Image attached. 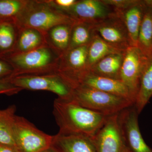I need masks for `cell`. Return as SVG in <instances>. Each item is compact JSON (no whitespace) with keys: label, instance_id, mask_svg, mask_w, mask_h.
I'll return each instance as SVG.
<instances>
[{"label":"cell","instance_id":"6da1fadb","mask_svg":"<svg viewBox=\"0 0 152 152\" xmlns=\"http://www.w3.org/2000/svg\"><path fill=\"white\" fill-rule=\"evenodd\" d=\"M53 114L60 132L79 134L91 138L102 126L108 117L73 101L59 98L54 102Z\"/></svg>","mask_w":152,"mask_h":152},{"label":"cell","instance_id":"7a4b0ae2","mask_svg":"<svg viewBox=\"0 0 152 152\" xmlns=\"http://www.w3.org/2000/svg\"><path fill=\"white\" fill-rule=\"evenodd\" d=\"M61 56L53 48L46 45L30 51L12 53L1 58L12 66L13 77L58 73Z\"/></svg>","mask_w":152,"mask_h":152},{"label":"cell","instance_id":"3957f363","mask_svg":"<svg viewBox=\"0 0 152 152\" xmlns=\"http://www.w3.org/2000/svg\"><path fill=\"white\" fill-rule=\"evenodd\" d=\"M67 13L55 7L50 2L30 1L15 23L18 29L30 28L46 34L52 28L60 25L76 23Z\"/></svg>","mask_w":152,"mask_h":152},{"label":"cell","instance_id":"277c9868","mask_svg":"<svg viewBox=\"0 0 152 152\" xmlns=\"http://www.w3.org/2000/svg\"><path fill=\"white\" fill-rule=\"evenodd\" d=\"M70 100L107 116L119 114L134 105L132 102L124 98L82 85L74 89Z\"/></svg>","mask_w":152,"mask_h":152},{"label":"cell","instance_id":"5b68a950","mask_svg":"<svg viewBox=\"0 0 152 152\" xmlns=\"http://www.w3.org/2000/svg\"><path fill=\"white\" fill-rule=\"evenodd\" d=\"M11 81L22 90L48 91L62 99L70 100L73 93L74 89L58 73L15 76Z\"/></svg>","mask_w":152,"mask_h":152},{"label":"cell","instance_id":"8992f818","mask_svg":"<svg viewBox=\"0 0 152 152\" xmlns=\"http://www.w3.org/2000/svg\"><path fill=\"white\" fill-rule=\"evenodd\" d=\"M13 138L18 152H41L51 147L53 136L40 130L24 117L16 115Z\"/></svg>","mask_w":152,"mask_h":152},{"label":"cell","instance_id":"52a82bcc","mask_svg":"<svg viewBox=\"0 0 152 152\" xmlns=\"http://www.w3.org/2000/svg\"><path fill=\"white\" fill-rule=\"evenodd\" d=\"M148 59L137 47H129L125 51L120 78L127 87L135 103Z\"/></svg>","mask_w":152,"mask_h":152},{"label":"cell","instance_id":"ba28073f","mask_svg":"<svg viewBox=\"0 0 152 152\" xmlns=\"http://www.w3.org/2000/svg\"><path fill=\"white\" fill-rule=\"evenodd\" d=\"M139 114L134 106L125 109L118 114V120L125 146L131 152H152L140 130Z\"/></svg>","mask_w":152,"mask_h":152},{"label":"cell","instance_id":"9c48e42d","mask_svg":"<svg viewBox=\"0 0 152 152\" xmlns=\"http://www.w3.org/2000/svg\"><path fill=\"white\" fill-rule=\"evenodd\" d=\"M118 114L108 117L102 126L92 138L96 152H124L126 146L120 129Z\"/></svg>","mask_w":152,"mask_h":152},{"label":"cell","instance_id":"30bf717a","mask_svg":"<svg viewBox=\"0 0 152 152\" xmlns=\"http://www.w3.org/2000/svg\"><path fill=\"white\" fill-rule=\"evenodd\" d=\"M77 21L95 25L115 14L114 9L102 0L77 1L72 8L65 11Z\"/></svg>","mask_w":152,"mask_h":152},{"label":"cell","instance_id":"8fae6325","mask_svg":"<svg viewBox=\"0 0 152 152\" xmlns=\"http://www.w3.org/2000/svg\"><path fill=\"white\" fill-rule=\"evenodd\" d=\"M94 29L107 43L119 50L125 52L130 46L126 26L115 12L112 16L94 25Z\"/></svg>","mask_w":152,"mask_h":152},{"label":"cell","instance_id":"7c38bea8","mask_svg":"<svg viewBox=\"0 0 152 152\" xmlns=\"http://www.w3.org/2000/svg\"><path fill=\"white\" fill-rule=\"evenodd\" d=\"M79 85L90 87L124 98L132 102L134 105L135 101L127 87L120 80L101 77L88 71L77 79L75 88Z\"/></svg>","mask_w":152,"mask_h":152},{"label":"cell","instance_id":"4fadbf2b","mask_svg":"<svg viewBox=\"0 0 152 152\" xmlns=\"http://www.w3.org/2000/svg\"><path fill=\"white\" fill-rule=\"evenodd\" d=\"M51 147L58 152H96L92 138L60 132L53 136Z\"/></svg>","mask_w":152,"mask_h":152},{"label":"cell","instance_id":"5bb4252c","mask_svg":"<svg viewBox=\"0 0 152 152\" xmlns=\"http://www.w3.org/2000/svg\"><path fill=\"white\" fill-rule=\"evenodd\" d=\"M146 6L144 1L137 0L134 4L121 10H114L126 26L130 46L137 47L139 31Z\"/></svg>","mask_w":152,"mask_h":152},{"label":"cell","instance_id":"9a60e30c","mask_svg":"<svg viewBox=\"0 0 152 152\" xmlns=\"http://www.w3.org/2000/svg\"><path fill=\"white\" fill-rule=\"evenodd\" d=\"M18 30L16 42L11 53H26L47 45L46 35L39 31L30 28Z\"/></svg>","mask_w":152,"mask_h":152},{"label":"cell","instance_id":"2e32d148","mask_svg":"<svg viewBox=\"0 0 152 152\" xmlns=\"http://www.w3.org/2000/svg\"><path fill=\"white\" fill-rule=\"evenodd\" d=\"M124 53L108 55L95 64L89 71L97 75L121 80Z\"/></svg>","mask_w":152,"mask_h":152},{"label":"cell","instance_id":"e0dca14e","mask_svg":"<svg viewBox=\"0 0 152 152\" xmlns=\"http://www.w3.org/2000/svg\"><path fill=\"white\" fill-rule=\"evenodd\" d=\"M152 97V56L148 58L144 68L140 89L134 105L139 114L147 105Z\"/></svg>","mask_w":152,"mask_h":152},{"label":"cell","instance_id":"ac0fdd59","mask_svg":"<svg viewBox=\"0 0 152 152\" xmlns=\"http://www.w3.org/2000/svg\"><path fill=\"white\" fill-rule=\"evenodd\" d=\"M124 53L107 43L95 32L88 45L87 64L88 70L95 64L108 55Z\"/></svg>","mask_w":152,"mask_h":152},{"label":"cell","instance_id":"d6986e66","mask_svg":"<svg viewBox=\"0 0 152 152\" xmlns=\"http://www.w3.org/2000/svg\"><path fill=\"white\" fill-rule=\"evenodd\" d=\"M145 5L146 7L139 31L137 47L144 56L149 58L152 56V10Z\"/></svg>","mask_w":152,"mask_h":152},{"label":"cell","instance_id":"ffe728a7","mask_svg":"<svg viewBox=\"0 0 152 152\" xmlns=\"http://www.w3.org/2000/svg\"><path fill=\"white\" fill-rule=\"evenodd\" d=\"M16 109L15 105H12L7 108L0 109V143L16 149L13 138V126Z\"/></svg>","mask_w":152,"mask_h":152},{"label":"cell","instance_id":"44dd1931","mask_svg":"<svg viewBox=\"0 0 152 152\" xmlns=\"http://www.w3.org/2000/svg\"><path fill=\"white\" fill-rule=\"evenodd\" d=\"M94 25L76 21L71 31L69 50L88 45L95 33Z\"/></svg>","mask_w":152,"mask_h":152},{"label":"cell","instance_id":"7402d4cb","mask_svg":"<svg viewBox=\"0 0 152 152\" xmlns=\"http://www.w3.org/2000/svg\"><path fill=\"white\" fill-rule=\"evenodd\" d=\"M29 2L22 0H0V21L15 24Z\"/></svg>","mask_w":152,"mask_h":152},{"label":"cell","instance_id":"603a6c76","mask_svg":"<svg viewBox=\"0 0 152 152\" xmlns=\"http://www.w3.org/2000/svg\"><path fill=\"white\" fill-rule=\"evenodd\" d=\"M17 30L13 23L0 21V58L13 51L18 37Z\"/></svg>","mask_w":152,"mask_h":152},{"label":"cell","instance_id":"cb8c5ba5","mask_svg":"<svg viewBox=\"0 0 152 152\" xmlns=\"http://www.w3.org/2000/svg\"><path fill=\"white\" fill-rule=\"evenodd\" d=\"M73 25H58L52 28L47 33H48L50 41L54 48L61 56L69 49L71 31Z\"/></svg>","mask_w":152,"mask_h":152},{"label":"cell","instance_id":"d4e9b609","mask_svg":"<svg viewBox=\"0 0 152 152\" xmlns=\"http://www.w3.org/2000/svg\"><path fill=\"white\" fill-rule=\"evenodd\" d=\"M22 90L11 82V77L0 80V94L12 96L18 94Z\"/></svg>","mask_w":152,"mask_h":152},{"label":"cell","instance_id":"484cf974","mask_svg":"<svg viewBox=\"0 0 152 152\" xmlns=\"http://www.w3.org/2000/svg\"><path fill=\"white\" fill-rule=\"evenodd\" d=\"M102 1L114 10H121L132 5L137 1V0H102Z\"/></svg>","mask_w":152,"mask_h":152},{"label":"cell","instance_id":"4316f807","mask_svg":"<svg viewBox=\"0 0 152 152\" xmlns=\"http://www.w3.org/2000/svg\"><path fill=\"white\" fill-rule=\"evenodd\" d=\"M14 69L10 64L0 58V80L12 77Z\"/></svg>","mask_w":152,"mask_h":152},{"label":"cell","instance_id":"83f0119b","mask_svg":"<svg viewBox=\"0 0 152 152\" xmlns=\"http://www.w3.org/2000/svg\"><path fill=\"white\" fill-rule=\"evenodd\" d=\"M77 1L76 0H56L51 1L52 4H54L56 7L62 10L65 11L68 10L72 8L76 4Z\"/></svg>","mask_w":152,"mask_h":152},{"label":"cell","instance_id":"f1b7e54d","mask_svg":"<svg viewBox=\"0 0 152 152\" xmlns=\"http://www.w3.org/2000/svg\"><path fill=\"white\" fill-rule=\"evenodd\" d=\"M0 152H18L15 148L0 143Z\"/></svg>","mask_w":152,"mask_h":152},{"label":"cell","instance_id":"f546056e","mask_svg":"<svg viewBox=\"0 0 152 152\" xmlns=\"http://www.w3.org/2000/svg\"><path fill=\"white\" fill-rule=\"evenodd\" d=\"M41 152H58L56 151L53 148L50 147V148H48L46 149L45 150H44V151H42Z\"/></svg>","mask_w":152,"mask_h":152},{"label":"cell","instance_id":"4dcf8cb0","mask_svg":"<svg viewBox=\"0 0 152 152\" xmlns=\"http://www.w3.org/2000/svg\"><path fill=\"white\" fill-rule=\"evenodd\" d=\"M145 4L151 7L152 10V0H144Z\"/></svg>","mask_w":152,"mask_h":152},{"label":"cell","instance_id":"1f68e13d","mask_svg":"<svg viewBox=\"0 0 152 152\" xmlns=\"http://www.w3.org/2000/svg\"><path fill=\"white\" fill-rule=\"evenodd\" d=\"M131 152L130 151H129V150L126 147V148H125V149L124 150V152Z\"/></svg>","mask_w":152,"mask_h":152}]
</instances>
